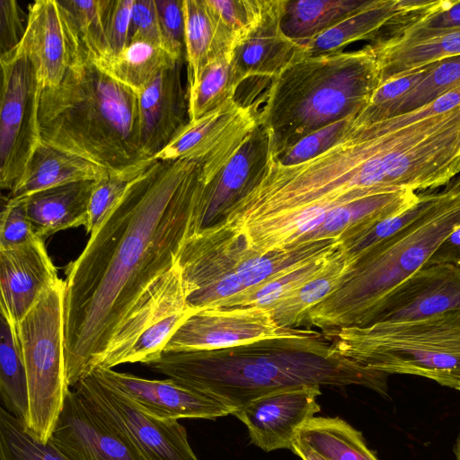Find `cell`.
<instances>
[{"label":"cell","mask_w":460,"mask_h":460,"mask_svg":"<svg viewBox=\"0 0 460 460\" xmlns=\"http://www.w3.org/2000/svg\"><path fill=\"white\" fill-rule=\"evenodd\" d=\"M199 162L153 160L66 269L64 351L68 386L98 368L178 263L195 234Z\"/></svg>","instance_id":"1"},{"label":"cell","mask_w":460,"mask_h":460,"mask_svg":"<svg viewBox=\"0 0 460 460\" xmlns=\"http://www.w3.org/2000/svg\"><path fill=\"white\" fill-rule=\"evenodd\" d=\"M225 404L231 413L274 392L305 385H361L387 395L388 375L342 357L311 329L232 348L164 352L145 364Z\"/></svg>","instance_id":"2"},{"label":"cell","mask_w":460,"mask_h":460,"mask_svg":"<svg viewBox=\"0 0 460 460\" xmlns=\"http://www.w3.org/2000/svg\"><path fill=\"white\" fill-rule=\"evenodd\" d=\"M38 120L41 143L108 173L151 160L140 145L138 94L103 70L83 41L63 81L41 90Z\"/></svg>","instance_id":"3"},{"label":"cell","mask_w":460,"mask_h":460,"mask_svg":"<svg viewBox=\"0 0 460 460\" xmlns=\"http://www.w3.org/2000/svg\"><path fill=\"white\" fill-rule=\"evenodd\" d=\"M380 83L371 44L296 59L270 81L255 113L268 137V156L277 158L313 132L358 116Z\"/></svg>","instance_id":"4"},{"label":"cell","mask_w":460,"mask_h":460,"mask_svg":"<svg viewBox=\"0 0 460 460\" xmlns=\"http://www.w3.org/2000/svg\"><path fill=\"white\" fill-rule=\"evenodd\" d=\"M460 226V173L437 191L416 220L357 256L340 287L306 314L301 326L323 333L363 327L377 305L425 267L443 241Z\"/></svg>","instance_id":"5"},{"label":"cell","mask_w":460,"mask_h":460,"mask_svg":"<svg viewBox=\"0 0 460 460\" xmlns=\"http://www.w3.org/2000/svg\"><path fill=\"white\" fill-rule=\"evenodd\" d=\"M336 241L261 252L243 236L217 226L190 236L179 256L187 305L193 310L224 308L234 298L305 263L335 252Z\"/></svg>","instance_id":"6"},{"label":"cell","mask_w":460,"mask_h":460,"mask_svg":"<svg viewBox=\"0 0 460 460\" xmlns=\"http://www.w3.org/2000/svg\"><path fill=\"white\" fill-rule=\"evenodd\" d=\"M324 336L335 351L358 365L387 375L423 376L460 392V310Z\"/></svg>","instance_id":"7"},{"label":"cell","mask_w":460,"mask_h":460,"mask_svg":"<svg viewBox=\"0 0 460 460\" xmlns=\"http://www.w3.org/2000/svg\"><path fill=\"white\" fill-rule=\"evenodd\" d=\"M64 280L44 293L16 328L29 389L27 427L50 439L69 390L64 351Z\"/></svg>","instance_id":"8"},{"label":"cell","mask_w":460,"mask_h":460,"mask_svg":"<svg viewBox=\"0 0 460 460\" xmlns=\"http://www.w3.org/2000/svg\"><path fill=\"white\" fill-rule=\"evenodd\" d=\"M0 65V186L11 192L41 143L38 111L42 89L20 45L1 55Z\"/></svg>","instance_id":"9"},{"label":"cell","mask_w":460,"mask_h":460,"mask_svg":"<svg viewBox=\"0 0 460 460\" xmlns=\"http://www.w3.org/2000/svg\"><path fill=\"white\" fill-rule=\"evenodd\" d=\"M74 387L145 460H199L185 427L177 420L161 419L146 412L93 372Z\"/></svg>","instance_id":"10"},{"label":"cell","mask_w":460,"mask_h":460,"mask_svg":"<svg viewBox=\"0 0 460 460\" xmlns=\"http://www.w3.org/2000/svg\"><path fill=\"white\" fill-rule=\"evenodd\" d=\"M257 126L251 105L231 99L201 118L190 120L153 160H196L201 165L206 185L226 166Z\"/></svg>","instance_id":"11"},{"label":"cell","mask_w":460,"mask_h":460,"mask_svg":"<svg viewBox=\"0 0 460 460\" xmlns=\"http://www.w3.org/2000/svg\"><path fill=\"white\" fill-rule=\"evenodd\" d=\"M289 329L279 327L265 307L197 310L179 326L164 352L227 349L279 337Z\"/></svg>","instance_id":"12"},{"label":"cell","mask_w":460,"mask_h":460,"mask_svg":"<svg viewBox=\"0 0 460 460\" xmlns=\"http://www.w3.org/2000/svg\"><path fill=\"white\" fill-rule=\"evenodd\" d=\"M82 40L70 15L57 0L30 5L21 48L31 61L41 89L64 79Z\"/></svg>","instance_id":"13"},{"label":"cell","mask_w":460,"mask_h":460,"mask_svg":"<svg viewBox=\"0 0 460 460\" xmlns=\"http://www.w3.org/2000/svg\"><path fill=\"white\" fill-rule=\"evenodd\" d=\"M321 386L305 385L266 394L234 415L247 428L250 441L265 452L290 449L301 429L321 410Z\"/></svg>","instance_id":"14"},{"label":"cell","mask_w":460,"mask_h":460,"mask_svg":"<svg viewBox=\"0 0 460 460\" xmlns=\"http://www.w3.org/2000/svg\"><path fill=\"white\" fill-rule=\"evenodd\" d=\"M454 310H460V268L432 264L394 288L375 308L367 325L421 320Z\"/></svg>","instance_id":"15"},{"label":"cell","mask_w":460,"mask_h":460,"mask_svg":"<svg viewBox=\"0 0 460 460\" xmlns=\"http://www.w3.org/2000/svg\"><path fill=\"white\" fill-rule=\"evenodd\" d=\"M70 460H145L75 390H68L50 437Z\"/></svg>","instance_id":"16"},{"label":"cell","mask_w":460,"mask_h":460,"mask_svg":"<svg viewBox=\"0 0 460 460\" xmlns=\"http://www.w3.org/2000/svg\"><path fill=\"white\" fill-rule=\"evenodd\" d=\"M102 382L132 400L146 412L170 420H215L231 413L221 402L168 378L146 379L112 368L93 371Z\"/></svg>","instance_id":"17"},{"label":"cell","mask_w":460,"mask_h":460,"mask_svg":"<svg viewBox=\"0 0 460 460\" xmlns=\"http://www.w3.org/2000/svg\"><path fill=\"white\" fill-rule=\"evenodd\" d=\"M60 279L44 240L39 236L0 250L1 315L16 329L44 293Z\"/></svg>","instance_id":"18"},{"label":"cell","mask_w":460,"mask_h":460,"mask_svg":"<svg viewBox=\"0 0 460 460\" xmlns=\"http://www.w3.org/2000/svg\"><path fill=\"white\" fill-rule=\"evenodd\" d=\"M288 0H266L262 15L233 51V67L238 85L250 78H275L297 58L305 57L303 45L288 37L281 27Z\"/></svg>","instance_id":"19"},{"label":"cell","mask_w":460,"mask_h":460,"mask_svg":"<svg viewBox=\"0 0 460 460\" xmlns=\"http://www.w3.org/2000/svg\"><path fill=\"white\" fill-rule=\"evenodd\" d=\"M182 63L183 58L162 72L138 94L140 145L148 159L167 146L190 121Z\"/></svg>","instance_id":"20"},{"label":"cell","mask_w":460,"mask_h":460,"mask_svg":"<svg viewBox=\"0 0 460 460\" xmlns=\"http://www.w3.org/2000/svg\"><path fill=\"white\" fill-rule=\"evenodd\" d=\"M268 137L258 125L226 166L203 185L196 233L218 223L263 169Z\"/></svg>","instance_id":"21"},{"label":"cell","mask_w":460,"mask_h":460,"mask_svg":"<svg viewBox=\"0 0 460 460\" xmlns=\"http://www.w3.org/2000/svg\"><path fill=\"white\" fill-rule=\"evenodd\" d=\"M380 73V84L408 72L460 56V27L422 31L406 29L371 44Z\"/></svg>","instance_id":"22"},{"label":"cell","mask_w":460,"mask_h":460,"mask_svg":"<svg viewBox=\"0 0 460 460\" xmlns=\"http://www.w3.org/2000/svg\"><path fill=\"white\" fill-rule=\"evenodd\" d=\"M96 181L70 182L23 198L36 235L45 240L59 231L85 226Z\"/></svg>","instance_id":"23"},{"label":"cell","mask_w":460,"mask_h":460,"mask_svg":"<svg viewBox=\"0 0 460 460\" xmlns=\"http://www.w3.org/2000/svg\"><path fill=\"white\" fill-rule=\"evenodd\" d=\"M195 310L186 301L181 272L177 264L163 295L151 310L139 335L121 359V364H146L161 356L164 347L184 320Z\"/></svg>","instance_id":"24"},{"label":"cell","mask_w":460,"mask_h":460,"mask_svg":"<svg viewBox=\"0 0 460 460\" xmlns=\"http://www.w3.org/2000/svg\"><path fill=\"white\" fill-rule=\"evenodd\" d=\"M108 172L96 164L40 143L32 155L19 184L7 199H23L56 186L99 181Z\"/></svg>","instance_id":"25"},{"label":"cell","mask_w":460,"mask_h":460,"mask_svg":"<svg viewBox=\"0 0 460 460\" xmlns=\"http://www.w3.org/2000/svg\"><path fill=\"white\" fill-rule=\"evenodd\" d=\"M188 88L199 81L207 65L233 51L234 42L219 26L206 0H183Z\"/></svg>","instance_id":"26"},{"label":"cell","mask_w":460,"mask_h":460,"mask_svg":"<svg viewBox=\"0 0 460 460\" xmlns=\"http://www.w3.org/2000/svg\"><path fill=\"white\" fill-rule=\"evenodd\" d=\"M357 257L342 246L334 253L326 268L295 292L267 308L281 328L301 326L306 314L321 303L345 280Z\"/></svg>","instance_id":"27"},{"label":"cell","mask_w":460,"mask_h":460,"mask_svg":"<svg viewBox=\"0 0 460 460\" xmlns=\"http://www.w3.org/2000/svg\"><path fill=\"white\" fill-rule=\"evenodd\" d=\"M397 13V0H372L366 7L303 45L305 57L342 52L347 45L358 40L374 41Z\"/></svg>","instance_id":"28"},{"label":"cell","mask_w":460,"mask_h":460,"mask_svg":"<svg viewBox=\"0 0 460 460\" xmlns=\"http://www.w3.org/2000/svg\"><path fill=\"white\" fill-rule=\"evenodd\" d=\"M372 0L287 1L281 27L284 33L305 45Z\"/></svg>","instance_id":"29"},{"label":"cell","mask_w":460,"mask_h":460,"mask_svg":"<svg viewBox=\"0 0 460 460\" xmlns=\"http://www.w3.org/2000/svg\"><path fill=\"white\" fill-rule=\"evenodd\" d=\"M179 60L159 45L134 41L119 53L95 62L113 78L139 94Z\"/></svg>","instance_id":"30"},{"label":"cell","mask_w":460,"mask_h":460,"mask_svg":"<svg viewBox=\"0 0 460 460\" xmlns=\"http://www.w3.org/2000/svg\"><path fill=\"white\" fill-rule=\"evenodd\" d=\"M297 438L327 460H378L361 432L339 417H314Z\"/></svg>","instance_id":"31"},{"label":"cell","mask_w":460,"mask_h":460,"mask_svg":"<svg viewBox=\"0 0 460 460\" xmlns=\"http://www.w3.org/2000/svg\"><path fill=\"white\" fill-rule=\"evenodd\" d=\"M0 396L4 409L28 424L29 389L27 373L16 329L1 315Z\"/></svg>","instance_id":"32"},{"label":"cell","mask_w":460,"mask_h":460,"mask_svg":"<svg viewBox=\"0 0 460 460\" xmlns=\"http://www.w3.org/2000/svg\"><path fill=\"white\" fill-rule=\"evenodd\" d=\"M233 51L211 60L197 84L187 88L190 120L198 119L235 98L239 85L234 78Z\"/></svg>","instance_id":"33"},{"label":"cell","mask_w":460,"mask_h":460,"mask_svg":"<svg viewBox=\"0 0 460 460\" xmlns=\"http://www.w3.org/2000/svg\"><path fill=\"white\" fill-rule=\"evenodd\" d=\"M0 460H70L49 439L43 442L22 422L0 408Z\"/></svg>","instance_id":"34"},{"label":"cell","mask_w":460,"mask_h":460,"mask_svg":"<svg viewBox=\"0 0 460 460\" xmlns=\"http://www.w3.org/2000/svg\"><path fill=\"white\" fill-rule=\"evenodd\" d=\"M335 252L305 263L274 278L254 290L234 298L224 308L247 306L269 308L322 272Z\"/></svg>","instance_id":"35"},{"label":"cell","mask_w":460,"mask_h":460,"mask_svg":"<svg viewBox=\"0 0 460 460\" xmlns=\"http://www.w3.org/2000/svg\"><path fill=\"white\" fill-rule=\"evenodd\" d=\"M460 86V56L441 59L394 108L389 118L415 111ZM388 118V119H389Z\"/></svg>","instance_id":"36"},{"label":"cell","mask_w":460,"mask_h":460,"mask_svg":"<svg viewBox=\"0 0 460 460\" xmlns=\"http://www.w3.org/2000/svg\"><path fill=\"white\" fill-rule=\"evenodd\" d=\"M110 1H59L70 15L83 43L95 61L104 60L110 55L105 34V21Z\"/></svg>","instance_id":"37"},{"label":"cell","mask_w":460,"mask_h":460,"mask_svg":"<svg viewBox=\"0 0 460 460\" xmlns=\"http://www.w3.org/2000/svg\"><path fill=\"white\" fill-rule=\"evenodd\" d=\"M434 66L435 63L419 67L380 84L354 121L358 124H368L388 119L394 108Z\"/></svg>","instance_id":"38"},{"label":"cell","mask_w":460,"mask_h":460,"mask_svg":"<svg viewBox=\"0 0 460 460\" xmlns=\"http://www.w3.org/2000/svg\"><path fill=\"white\" fill-rule=\"evenodd\" d=\"M152 162L151 159L138 167L120 173H107L96 181L90 199L87 224L84 226L87 234H92L99 228L129 185Z\"/></svg>","instance_id":"39"},{"label":"cell","mask_w":460,"mask_h":460,"mask_svg":"<svg viewBox=\"0 0 460 460\" xmlns=\"http://www.w3.org/2000/svg\"><path fill=\"white\" fill-rule=\"evenodd\" d=\"M265 1L206 0L217 23L233 40L234 48L260 21Z\"/></svg>","instance_id":"40"},{"label":"cell","mask_w":460,"mask_h":460,"mask_svg":"<svg viewBox=\"0 0 460 460\" xmlns=\"http://www.w3.org/2000/svg\"><path fill=\"white\" fill-rule=\"evenodd\" d=\"M356 117L349 116L329 124L302 138L277 158L271 159L283 165H294L312 159L338 141Z\"/></svg>","instance_id":"41"},{"label":"cell","mask_w":460,"mask_h":460,"mask_svg":"<svg viewBox=\"0 0 460 460\" xmlns=\"http://www.w3.org/2000/svg\"><path fill=\"white\" fill-rule=\"evenodd\" d=\"M23 199H6L1 212L0 250L24 244L36 237Z\"/></svg>","instance_id":"42"},{"label":"cell","mask_w":460,"mask_h":460,"mask_svg":"<svg viewBox=\"0 0 460 460\" xmlns=\"http://www.w3.org/2000/svg\"><path fill=\"white\" fill-rule=\"evenodd\" d=\"M163 48L174 58L185 57L183 0H155Z\"/></svg>","instance_id":"43"},{"label":"cell","mask_w":460,"mask_h":460,"mask_svg":"<svg viewBox=\"0 0 460 460\" xmlns=\"http://www.w3.org/2000/svg\"><path fill=\"white\" fill-rule=\"evenodd\" d=\"M134 41H146L163 47L155 0L134 1L128 43Z\"/></svg>","instance_id":"44"},{"label":"cell","mask_w":460,"mask_h":460,"mask_svg":"<svg viewBox=\"0 0 460 460\" xmlns=\"http://www.w3.org/2000/svg\"><path fill=\"white\" fill-rule=\"evenodd\" d=\"M134 1H110L105 21L109 57L119 53L128 45L130 18Z\"/></svg>","instance_id":"45"},{"label":"cell","mask_w":460,"mask_h":460,"mask_svg":"<svg viewBox=\"0 0 460 460\" xmlns=\"http://www.w3.org/2000/svg\"><path fill=\"white\" fill-rule=\"evenodd\" d=\"M27 19L15 0H0V56L16 48L22 40Z\"/></svg>","instance_id":"46"},{"label":"cell","mask_w":460,"mask_h":460,"mask_svg":"<svg viewBox=\"0 0 460 460\" xmlns=\"http://www.w3.org/2000/svg\"><path fill=\"white\" fill-rule=\"evenodd\" d=\"M458 27H460V1H445L438 9L423 14L393 32L379 36L376 40L389 37L406 29L435 31Z\"/></svg>","instance_id":"47"},{"label":"cell","mask_w":460,"mask_h":460,"mask_svg":"<svg viewBox=\"0 0 460 460\" xmlns=\"http://www.w3.org/2000/svg\"><path fill=\"white\" fill-rule=\"evenodd\" d=\"M438 263H449L460 268V226L443 241L426 266Z\"/></svg>","instance_id":"48"},{"label":"cell","mask_w":460,"mask_h":460,"mask_svg":"<svg viewBox=\"0 0 460 460\" xmlns=\"http://www.w3.org/2000/svg\"><path fill=\"white\" fill-rule=\"evenodd\" d=\"M290 449L302 460H327L298 438Z\"/></svg>","instance_id":"49"},{"label":"cell","mask_w":460,"mask_h":460,"mask_svg":"<svg viewBox=\"0 0 460 460\" xmlns=\"http://www.w3.org/2000/svg\"><path fill=\"white\" fill-rule=\"evenodd\" d=\"M454 453L456 460H460V433L454 447Z\"/></svg>","instance_id":"50"}]
</instances>
